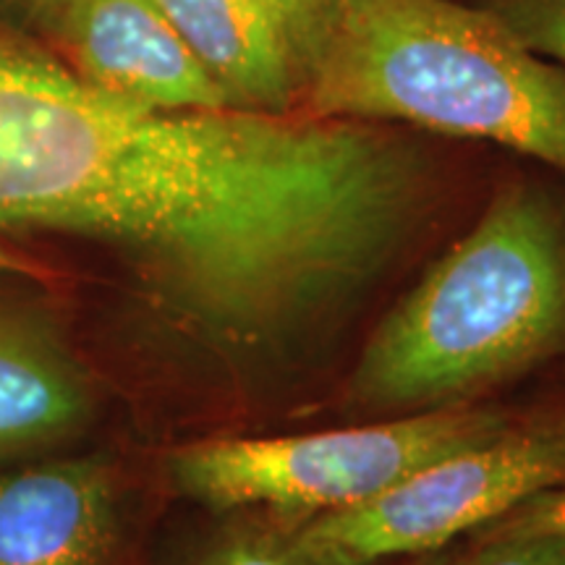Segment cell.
Returning <instances> with one entry per match:
<instances>
[{
  "label": "cell",
  "instance_id": "3",
  "mask_svg": "<svg viewBox=\"0 0 565 565\" xmlns=\"http://www.w3.org/2000/svg\"><path fill=\"white\" fill-rule=\"evenodd\" d=\"M511 427L503 414L450 406L309 435L228 437L175 450V492L212 511L259 508L286 519L343 511L437 458Z\"/></svg>",
  "mask_w": 565,
  "mask_h": 565
},
{
  "label": "cell",
  "instance_id": "2",
  "mask_svg": "<svg viewBox=\"0 0 565 565\" xmlns=\"http://www.w3.org/2000/svg\"><path fill=\"white\" fill-rule=\"evenodd\" d=\"M299 110L490 141L565 173V68L482 3L338 0Z\"/></svg>",
  "mask_w": 565,
  "mask_h": 565
},
{
  "label": "cell",
  "instance_id": "1",
  "mask_svg": "<svg viewBox=\"0 0 565 565\" xmlns=\"http://www.w3.org/2000/svg\"><path fill=\"white\" fill-rule=\"evenodd\" d=\"M563 351L565 210L515 183L374 328L349 398L385 416L463 406Z\"/></svg>",
  "mask_w": 565,
  "mask_h": 565
},
{
  "label": "cell",
  "instance_id": "14",
  "mask_svg": "<svg viewBox=\"0 0 565 565\" xmlns=\"http://www.w3.org/2000/svg\"><path fill=\"white\" fill-rule=\"evenodd\" d=\"M0 273H11V275H40V267L26 259L24 252H19L17 246L3 242L0 238Z\"/></svg>",
  "mask_w": 565,
  "mask_h": 565
},
{
  "label": "cell",
  "instance_id": "6",
  "mask_svg": "<svg viewBox=\"0 0 565 565\" xmlns=\"http://www.w3.org/2000/svg\"><path fill=\"white\" fill-rule=\"evenodd\" d=\"M118 492L103 458L0 471V565H124Z\"/></svg>",
  "mask_w": 565,
  "mask_h": 565
},
{
  "label": "cell",
  "instance_id": "5",
  "mask_svg": "<svg viewBox=\"0 0 565 565\" xmlns=\"http://www.w3.org/2000/svg\"><path fill=\"white\" fill-rule=\"evenodd\" d=\"M51 30L92 87L150 110L233 108L158 0H66Z\"/></svg>",
  "mask_w": 565,
  "mask_h": 565
},
{
  "label": "cell",
  "instance_id": "4",
  "mask_svg": "<svg viewBox=\"0 0 565 565\" xmlns=\"http://www.w3.org/2000/svg\"><path fill=\"white\" fill-rule=\"evenodd\" d=\"M555 484H565V422L508 427L422 466L366 503L296 519V526L335 561L380 565L454 545Z\"/></svg>",
  "mask_w": 565,
  "mask_h": 565
},
{
  "label": "cell",
  "instance_id": "10",
  "mask_svg": "<svg viewBox=\"0 0 565 565\" xmlns=\"http://www.w3.org/2000/svg\"><path fill=\"white\" fill-rule=\"evenodd\" d=\"M414 565H565V540L534 536V540H475L416 555Z\"/></svg>",
  "mask_w": 565,
  "mask_h": 565
},
{
  "label": "cell",
  "instance_id": "11",
  "mask_svg": "<svg viewBox=\"0 0 565 565\" xmlns=\"http://www.w3.org/2000/svg\"><path fill=\"white\" fill-rule=\"evenodd\" d=\"M482 6L534 53L565 68V0H482Z\"/></svg>",
  "mask_w": 565,
  "mask_h": 565
},
{
  "label": "cell",
  "instance_id": "13",
  "mask_svg": "<svg viewBox=\"0 0 565 565\" xmlns=\"http://www.w3.org/2000/svg\"><path fill=\"white\" fill-rule=\"evenodd\" d=\"M265 3L291 38L301 58L303 76H307L309 63L315 61L317 51L328 38L338 0H265Z\"/></svg>",
  "mask_w": 565,
  "mask_h": 565
},
{
  "label": "cell",
  "instance_id": "8",
  "mask_svg": "<svg viewBox=\"0 0 565 565\" xmlns=\"http://www.w3.org/2000/svg\"><path fill=\"white\" fill-rule=\"evenodd\" d=\"M183 45L233 108H301L303 66L265 0H158Z\"/></svg>",
  "mask_w": 565,
  "mask_h": 565
},
{
  "label": "cell",
  "instance_id": "9",
  "mask_svg": "<svg viewBox=\"0 0 565 565\" xmlns=\"http://www.w3.org/2000/svg\"><path fill=\"white\" fill-rule=\"evenodd\" d=\"M192 565H351L317 550L296 526V519L244 521L223 529L202 547Z\"/></svg>",
  "mask_w": 565,
  "mask_h": 565
},
{
  "label": "cell",
  "instance_id": "15",
  "mask_svg": "<svg viewBox=\"0 0 565 565\" xmlns=\"http://www.w3.org/2000/svg\"><path fill=\"white\" fill-rule=\"evenodd\" d=\"M11 3L24 13H30V17H40L42 21H47V24H53V19L58 17L61 6L66 3V0H11Z\"/></svg>",
  "mask_w": 565,
  "mask_h": 565
},
{
  "label": "cell",
  "instance_id": "12",
  "mask_svg": "<svg viewBox=\"0 0 565 565\" xmlns=\"http://www.w3.org/2000/svg\"><path fill=\"white\" fill-rule=\"evenodd\" d=\"M471 536L475 540H534V536L565 540V484L547 487V490L532 494L513 511L500 515L498 521Z\"/></svg>",
  "mask_w": 565,
  "mask_h": 565
},
{
  "label": "cell",
  "instance_id": "7",
  "mask_svg": "<svg viewBox=\"0 0 565 565\" xmlns=\"http://www.w3.org/2000/svg\"><path fill=\"white\" fill-rule=\"evenodd\" d=\"M92 408L87 370L53 317L0 301V461L68 440Z\"/></svg>",
  "mask_w": 565,
  "mask_h": 565
}]
</instances>
